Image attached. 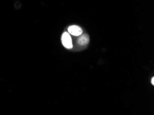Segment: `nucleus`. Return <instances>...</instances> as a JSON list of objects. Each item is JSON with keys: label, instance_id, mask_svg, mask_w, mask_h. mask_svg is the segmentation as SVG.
Instances as JSON below:
<instances>
[{"label": "nucleus", "instance_id": "1", "mask_svg": "<svg viewBox=\"0 0 154 115\" xmlns=\"http://www.w3.org/2000/svg\"><path fill=\"white\" fill-rule=\"evenodd\" d=\"M62 42L65 48L71 49L73 48V43H72L71 37L70 36L69 32H65L62 36Z\"/></svg>", "mask_w": 154, "mask_h": 115}, {"label": "nucleus", "instance_id": "2", "mask_svg": "<svg viewBox=\"0 0 154 115\" xmlns=\"http://www.w3.org/2000/svg\"><path fill=\"white\" fill-rule=\"evenodd\" d=\"M68 32L74 36H80L82 33V30L78 26H71L68 29Z\"/></svg>", "mask_w": 154, "mask_h": 115}, {"label": "nucleus", "instance_id": "3", "mask_svg": "<svg viewBox=\"0 0 154 115\" xmlns=\"http://www.w3.org/2000/svg\"><path fill=\"white\" fill-rule=\"evenodd\" d=\"M88 41H89V37L86 35H82V36L79 37L78 39V43L80 46H86L88 43Z\"/></svg>", "mask_w": 154, "mask_h": 115}, {"label": "nucleus", "instance_id": "4", "mask_svg": "<svg viewBox=\"0 0 154 115\" xmlns=\"http://www.w3.org/2000/svg\"><path fill=\"white\" fill-rule=\"evenodd\" d=\"M151 83H152L153 85L154 84V78H152V79H151Z\"/></svg>", "mask_w": 154, "mask_h": 115}]
</instances>
